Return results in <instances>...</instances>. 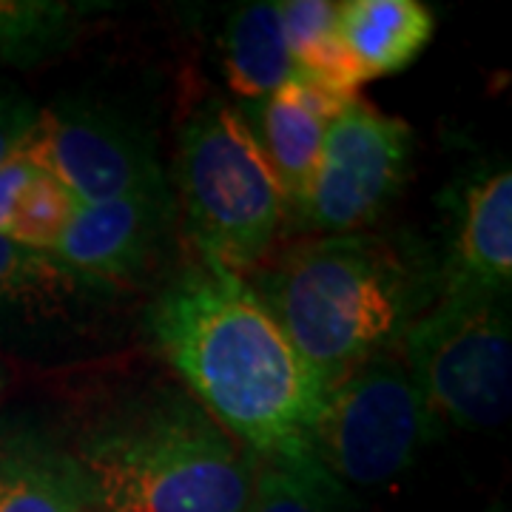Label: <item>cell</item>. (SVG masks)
Returning a JSON list of instances; mask_svg holds the SVG:
<instances>
[{"label": "cell", "mask_w": 512, "mask_h": 512, "mask_svg": "<svg viewBox=\"0 0 512 512\" xmlns=\"http://www.w3.org/2000/svg\"><path fill=\"white\" fill-rule=\"evenodd\" d=\"M77 205L165 185L154 146L120 114L80 103L43 109L23 148Z\"/></svg>", "instance_id": "cell-8"}, {"label": "cell", "mask_w": 512, "mask_h": 512, "mask_svg": "<svg viewBox=\"0 0 512 512\" xmlns=\"http://www.w3.org/2000/svg\"><path fill=\"white\" fill-rule=\"evenodd\" d=\"M413 154L410 126L356 97L328 128L299 217L322 234H356L402 191Z\"/></svg>", "instance_id": "cell-7"}, {"label": "cell", "mask_w": 512, "mask_h": 512, "mask_svg": "<svg viewBox=\"0 0 512 512\" xmlns=\"http://www.w3.org/2000/svg\"><path fill=\"white\" fill-rule=\"evenodd\" d=\"M171 217L174 200L168 183L106 202L77 205L52 256L89 285L123 282L140 274L157 254Z\"/></svg>", "instance_id": "cell-9"}, {"label": "cell", "mask_w": 512, "mask_h": 512, "mask_svg": "<svg viewBox=\"0 0 512 512\" xmlns=\"http://www.w3.org/2000/svg\"><path fill=\"white\" fill-rule=\"evenodd\" d=\"M0 512H97L72 453L32 439L0 441Z\"/></svg>", "instance_id": "cell-13"}, {"label": "cell", "mask_w": 512, "mask_h": 512, "mask_svg": "<svg viewBox=\"0 0 512 512\" xmlns=\"http://www.w3.org/2000/svg\"><path fill=\"white\" fill-rule=\"evenodd\" d=\"M74 208H77V202L72 200V194L57 183L52 174H46L40 168L35 180L20 197L6 237L18 245H26V248L52 254L63 228L72 220Z\"/></svg>", "instance_id": "cell-19"}, {"label": "cell", "mask_w": 512, "mask_h": 512, "mask_svg": "<svg viewBox=\"0 0 512 512\" xmlns=\"http://www.w3.org/2000/svg\"><path fill=\"white\" fill-rule=\"evenodd\" d=\"M512 282V174L478 168L450 197L441 299H507Z\"/></svg>", "instance_id": "cell-10"}, {"label": "cell", "mask_w": 512, "mask_h": 512, "mask_svg": "<svg viewBox=\"0 0 512 512\" xmlns=\"http://www.w3.org/2000/svg\"><path fill=\"white\" fill-rule=\"evenodd\" d=\"M40 109L18 92L0 89V165L20 154L37 126Z\"/></svg>", "instance_id": "cell-20"}, {"label": "cell", "mask_w": 512, "mask_h": 512, "mask_svg": "<svg viewBox=\"0 0 512 512\" xmlns=\"http://www.w3.org/2000/svg\"><path fill=\"white\" fill-rule=\"evenodd\" d=\"M177 183L202 262L242 271L268 254L288 200L242 111L205 103L180 137Z\"/></svg>", "instance_id": "cell-4"}, {"label": "cell", "mask_w": 512, "mask_h": 512, "mask_svg": "<svg viewBox=\"0 0 512 512\" xmlns=\"http://www.w3.org/2000/svg\"><path fill=\"white\" fill-rule=\"evenodd\" d=\"M148 333L194 402L248 453L282 464L316 461L313 433L328 384L245 276L217 262L188 268L151 302Z\"/></svg>", "instance_id": "cell-1"}, {"label": "cell", "mask_w": 512, "mask_h": 512, "mask_svg": "<svg viewBox=\"0 0 512 512\" xmlns=\"http://www.w3.org/2000/svg\"><path fill=\"white\" fill-rule=\"evenodd\" d=\"M97 512H242L256 456L194 399L160 393L77 444Z\"/></svg>", "instance_id": "cell-2"}, {"label": "cell", "mask_w": 512, "mask_h": 512, "mask_svg": "<svg viewBox=\"0 0 512 512\" xmlns=\"http://www.w3.org/2000/svg\"><path fill=\"white\" fill-rule=\"evenodd\" d=\"M92 9L66 0H0V57L15 63L43 60L72 40Z\"/></svg>", "instance_id": "cell-16"}, {"label": "cell", "mask_w": 512, "mask_h": 512, "mask_svg": "<svg viewBox=\"0 0 512 512\" xmlns=\"http://www.w3.org/2000/svg\"><path fill=\"white\" fill-rule=\"evenodd\" d=\"M436 421L396 356H373L333 384L313 433V458L339 484L382 487L433 439Z\"/></svg>", "instance_id": "cell-6"}, {"label": "cell", "mask_w": 512, "mask_h": 512, "mask_svg": "<svg viewBox=\"0 0 512 512\" xmlns=\"http://www.w3.org/2000/svg\"><path fill=\"white\" fill-rule=\"evenodd\" d=\"M501 512H504V510H501Z\"/></svg>", "instance_id": "cell-22"}, {"label": "cell", "mask_w": 512, "mask_h": 512, "mask_svg": "<svg viewBox=\"0 0 512 512\" xmlns=\"http://www.w3.org/2000/svg\"><path fill=\"white\" fill-rule=\"evenodd\" d=\"M89 285L66 271L52 254L18 245L0 234V308L3 311H37L60 308L69 296Z\"/></svg>", "instance_id": "cell-17"}, {"label": "cell", "mask_w": 512, "mask_h": 512, "mask_svg": "<svg viewBox=\"0 0 512 512\" xmlns=\"http://www.w3.org/2000/svg\"><path fill=\"white\" fill-rule=\"evenodd\" d=\"M276 6H279L293 74L339 97H359L362 83L336 35V3L282 0Z\"/></svg>", "instance_id": "cell-15"}, {"label": "cell", "mask_w": 512, "mask_h": 512, "mask_svg": "<svg viewBox=\"0 0 512 512\" xmlns=\"http://www.w3.org/2000/svg\"><path fill=\"white\" fill-rule=\"evenodd\" d=\"M353 100L356 97H339L293 74L285 86H279L265 100L245 103L248 109L242 111V117L254 131L265 160L274 168L288 208H302L330 123Z\"/></svg>", "instance_id": "cell-11"}, {"label": "cell", "mask_w": 512, "mask_h": 512, "mask_svg": "<svg viewBox=\"0 0 512 512\" xmlns=\"http://www.w3.org/2000/svg\"><path fill=\"white\" fill-rule=\"evenodd\" d=\"M251 288L328 390L413 322L402 256L362 231L296 245Z\"/></svg>", "instance_id": "cell-3"}, {"label": "cell", "mask_w": 512, "mask_h": 512, "mask_svg": "<svg viewBox=\"0 0 512 512\" xmlns=\"http://www.w3.org/2000/svg\"><path fill=\"white\" fill-rule=\"evenodd\" d=\"M37 171H40V165L26 151H20L12 160L0 165V234L3 237L9 231V222L15 217V208H18L23 191L35 180Z\"/></svg>", "instance_id": "cell-21"}, {"label": "cell", "mask_w": 512, "mask_h": 512, "mask_svg": "<svg viewBox=\"0 0 512 512\" xmlns=\"http://www.w3.org/2000/svg\"><path fill=\"white\" fill-rule=\"evenodd\" d=\"M222 66L231 92L245 103L265 100L291 80L293 63L276 3H245L231 15L222 35Z\"/></svg>", "instance_id": "cell-14"}, {"label": "cell", "mask_w": 512, "mask_h": 512, "mask_svg": "<svg viewBox=\"0 0 512 512\" xmlns=\"http://www.w3.org/2000/svg\"><path fill=\"white\" fill-rule=\"evenodd\" d=\"M404 367L430 416L458 430H493L512 407L507 299H439L402 333Z\"/></svg>", "instance_id": "cell-5"}, {"label": "cell", "mask_w": 512, "mask_h": 512, "mask_svg": "<svg viewBox=\"0 0 512 512\" xmlns=\"http://www.w3.org/2000/svg\"><path fill=\"white\" fill-rule=\"evenodd\" d=\"M436 18L419 0L336 3V35L359 83L402 72L433 40Z\"/></svg>", "instance_id": "cell-12"}, {"label": "cell", "mask_w": 512, "mask_h": 512, "mask_svg": "<svg viewBox=\"0 0 512 512\" xmlns=\"http://www.w3.org/2000/svg\"><path fill=\"white\" fill-rule=\"evenodd\" d=\"M345 487L313 464L256 458L254 487L242 512H342Z\"/></svg>", "instance_id": "cell-18"}]
</instances>
